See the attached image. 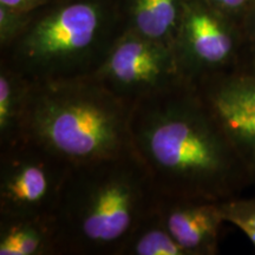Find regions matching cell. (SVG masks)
Listing matches in <instances>:
<instances>
[{
	"label": "cell",
	"instance_id": "4fadbf2b",
	"mask_svg": "<svg viewBox=\"0 0 255 255\" xmlns=\"http://www.w3.org/2000/svg\"><path fill=\"white\" fill-rule=\"evenodd\" d=\"M158 202V201H157ZM119 255H187L167 231L157 203L133 228Z\"/></svg>",
	"mask_w": 255,
	"mask_h": 255
},
{
	"label": "cell",
	"instance_id": "277c9868",
	"mask_svg": "<svg viewBox=\"0 0 255 255\" xmlns=\"http://www.w3.org/2000/svg\"><path fill=\"white\" fill-rule=\"evenodd\" d=\"M126 31L117 0H53L32 12L0 62L32 83L92 75Z\"/></svg>",
	"mask_w": 255,
	"mask_h": 255
},
{
	"label": "cell",
	"instance_id": "7a4b0ae2",
	"mask_svg": "<svg viewBox=\"0 0 255 255\" xmlns=\"http://www.w3.org/2000/svg\"><path fill=\"white\" fill-rule=\"evenodd\" d=\"M158 201L133 149L71 165L51 226L56 255H119L138 222Z\"/></svg>",
	"mask_w": 255,
	"mask_h": 255
},
{
	"label": "cell",
	"instance_id": "ba28073f",
	"mask_svg": "<svg viewBox=\"0 0 255 255\" xmlns=\"http://www.w3.org/2000/svg\"><path fill=\"white\" fill-rule=\"evenodd\" d=\"M193 83L251 171L255 167V68L240 65Z\"/></svg>",
	"mask_w": 255,
	"mask_h": 255
},
{
	"label": "cell",
	"instance_id": "9a60e30c",
	"mask_svg": "<svg viewBox=\"0 0 255 255\" xmlns=\"http://www.w3.org/2000/svg\"><path fill=\"white\" fill-rule=\"evenodd\" d=\"M32 12L18 11L0 5V51L8 47L20 36L30 21Z\"/></svg>",
	"mask_w": 255,
	"mask_h": 255
},
{
	"label": "cell",
	"instance_id": "9c48e42d",
	"mask_svg": "<svg viewBox=\"0 0 255 255\" xmlns=\"http://www.w3.org/2000/svg\"><path fill=\"white\" fill-rule=\"evenodd\" d=\"M158 213L167 231L187 255L219 253V234L226 222L220 202L158 196Z\"/></svg>",
	"mask_w": 255,
	"mask_h": 255
},
{
	"label": "cell",
	"instance_id": "e0dca14e",
	"mask_svg": "<svg viewBox=\"0 0 255 255\" xmlns=\"http://www.w3.org/2000/svg\"><path fill=\"white\" fill-rule=\"evenodd\" d=\"M242 58L240 65L255 68V7L241 26Z\"/></svg>",
	"mask_w": 255,
	"mask_h": 255
},
{
	"label": "cell",
	"instance_id": "30bf717a",
	"mask_svg": "<svg viewBox=\"0 0 255 255\" xmlns=\"http://www.w3.org/2000/svg\"><path fill=\"white\" fill-rule=\"evenodd\" d=\"M186 0H117L126 31L173 47Z\"/></svg>",
	"mask_w": 255,
	"mask_h": 255
},
{
	"label": "cell",
	"instance_id": "5bb4252c",
	"mask_svg": "<svg viewBox=\"0 0 255 255\" xmlns=\"http://www.w3.org/2000/svg\"><path fill=\"white\" fill-rule=\"evenodd\" d=\"M220 205L226 222L237 226L255 247V197H232Z\"/></svg>",
	"mask_w": 255,
	"mask_h": 255
},
{
	"label": "cell",
	"instance_id": "7c38bea8",
	"mask_svg": "<svg viewBox=\"0 0 255 255\" xmlns=\"http://www.w3.org/2000/svg\"><path fill=\"white\" fill-rule=\"evenodd\" d=\"M0 255H56L51 222L0 218Z\"/></svg>",
	"mask_w": 255,
	"mask_h": 255
},
{
	"label": "cell",
	"instance_id": "d6986e66",
	"mask_svg": "<svg viewBox=\"0 0 255 255\" xmlns=\"http://www.w3.org/2000/svg\"><path fill=\"white\" fill-rule=\"evenodd\" d=\"M251 177H252V184H255V167L252 168Z\"/></svg>",
	"mask_w": 255,
	"mask_h": 255
},
{
	"label": "cell",
	"instance_id": "2e32d148",
	"mask_svg": "<svg viewBox=\"0 0 255 255\" xmlns=\"http://www.w3.org/2000/svg\"><path fill=\"white\" fill-rule=\"evenodd\" d=\"M215 9L232 19L239 26H242L252 9L255 7V0H206Z\"/></svg>",
	"mask_w": 255,
	"mask_h": 255
},
{
	"label": "cell",
	"instance_id": "8992f818",
	"mask_svg": "<svg viewBox=\"0 0 255 255\" xmlns=\"http://www.w3.org/2000/svg\"><path fill=\"white\" fill-rule=\"evenodd\" d=\"M173 50L187 81L238 68L242 31L206 0H186Z\"/></svg>",
	"mask_w": 255,
	"mask_h": 255
},
{
	"label": "cell",
	"instance_id": "52a82bcc",
	"mask_svg": "<svg viewBox=\"0 0 255 255\" xmlns=\"http://www.w3.org/2000/svg\"><path fill=\"white\" fill-rule=\"evenodd\" d=\"M92 76L131 104L187 81L173 47L129 31L115 41Z\"/></svg>",
	"mask_w": 255,
	"mask_h": 255
},
{
	"label": "cell",
	"instance_id": "6da1fadb",
	"mask_svg": "<svg viewBox=\"0 0 255 255\" xmlns=\"http://www.w3.org/2000/svg\"><path fill=\"white\" fill-rule=\"evenodd\" d=\"M130 137L158 196L222 202L252 186L250 168L193 82L136 101Z\"/></svg>",
	"mask_w": 255,
	"mask_h": 255
},
{
	"label": "cell",
	"instance_id": "ac0fdd59",
	"mask_svg": "<svg viewBox=\"0 0 255 255\" xmlns=\"http://www.w3.org/2000/svg\"><path fill=\"white\" fill-rule=\"evenodd\" d=\"M53 0H0V5L18 9V11L32 12L50 4Z\"/></svg>",
	"mask_w": 255,
	"mask_h": 255
},
{
	"label": "cell",
	"instance_id": "8fae6325",
	"mask_svg": "<svg viewBox=\"0 0 255 255\" xmlns=\"http://www.w3.org/2000/svg\"><path fill=\"white\" fill-rule=\"evenodd\" d=\"M32 82L0 62V148L23 138Z\"/></svg>",
	"mask_w": 255,
	"mask_h": 255
},
{
	"label": "cell",
	"instance_id": "5b68a950",
	"mask_svg": "<svg viewBox=\"0 0 255 255\" xmlns=\"http://www.w3.org/2000/svg\"><path fill=\"white\" fill-rule=\"evenodd\" d=\"M70 167L27 138L0 148V218L51 222Z\"/></svg>",
	"mask_w": 255,
	"mask_h": 255
},
{
	"label": "cell",
	"instance_id": "3957f363",
	"mask_svg": "<svg viewBox=\"0 0 255 255\" xmlns=\"http://www.w3.org/2000/svg\"><path fill=\"white\" fill-rule=\"evenodd\" d=\"M131 108L92 75L32 83L23 138L70 165L114 157L132 149Z\"/></svg>",
	"mask_w": 255,
	"mask_h": 255
}]
</instances>
